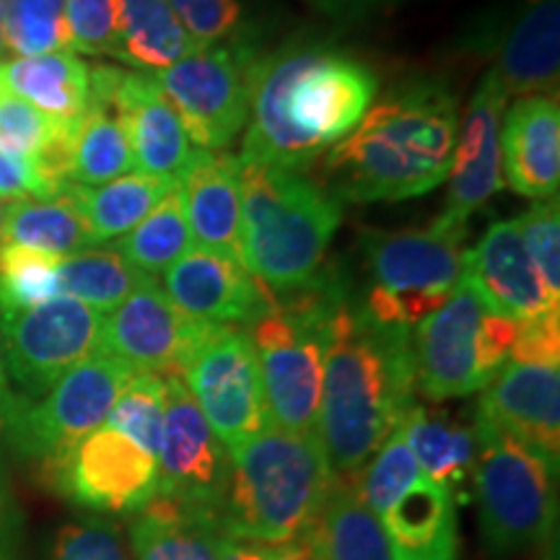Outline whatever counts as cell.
I'll return each mask as SVG.
<instances>
[{
    "instance_id": "obj_15",
    "label": "cell",
    "mask_w": 560,
    "mask_h": 560,
    "mask_svg": "<svg viewBox=\"0 0 560 560\" xmlns=\"http://www.w3.org/2000/svg\"><path fill=\"white\" fill-rule=\"evenodd\" d=\"M164 389L156 495L219 514L231 472V454L208 425L182 376H164Z\"/></svg>"
},
{
    "instance_id": "obj_37",
    "label": "cell",
    "mask_w": 560,
    "mask_h": 560,
    "mask_svg": "<svg viewBox=\"0 0 560 560\" xmlns=\"http://www.w3.org/2000/svg\"><path fill=\"white\" fill-rule=\"evenodd\" d=\"M60 260L19 244H0V314L32 310L60 296Z\"/></svg>"
},
{
    "instance_id": "obj_18",
    "label": "cell",
    "mask_w": 560,
    "mask_h": 560,
    "mask_svg": "<svg viewBox=\"0 0 560 560\" xmlns=\"http://www.w3.org/2000/svg\"><path fill=\"white\" fill-rule=\"evenodd\" d=\"M506 91L490 70L475 89L470 107L457 132L450 170L446 206L433 223L444 229H467L475 210L506 187L501 170V120L506 112Z\"/></svg>"
},
{
    "instance_id": "obj_6",
    "label": "cell",
    "mask_w": 560,
    "mask_h": 560,
    "mask_svg": "<svg viewBox=\"0 0 560 560\" xmlns=\"http://www.w3.org/2000/svg\"><path fill=\"white\" fill-rule=\"evenodd\" d=\"M340 283L319 278L296 296L280 299L249 325L270 425L310 433L317 429V412L325 380L327 319Z\"/></svg>"
},
{
    "instance_id": "obj_1",
    "label": "cell",
    "mask_w": 560,
    "mask_h": 560,
    "mask_svg": "<svg viewBox=\"0 0 560 560\" xmlns=\"http://www.w3.org/2000/svg\"><path fill=\"white\" fill-rule=\"evenodd\" d=\"M412 330L384 325L350 301L335 299L327 319L325 380L317 433L335 480H355L376 450L416 408Z\"/></svg>"
},
{
    "instance_id": "obj_26",
    "label": "cell",
    "mask_w": 560,
    "mask_h": 560,
    "mask_svg": "<svg viewBox=\"0 0 560 560\" xmlns=\"http://www.w3.org/2000/svg\"><path fill=\"white\" fill-rule=\"evenodd\" d=\"M223 542L219 514L161 495H153L130 522L136 560H221Z\"/></svg>"
},
{
    "instance_id": "obj_42",
    "label": "cell",
    "mask_w": 560,
    "mask_h": 560,
    "mask_svg": "<svg viewBox=\"0 0 560 560\" xmlns=\"http://www.w3.org/2000/svg\"><path fill=\"white\" fill-rule=\"evenodd\" d=\"M522 240L527 244L532 262L540 272L545 289L552 299H560V206L558 198L535 200L516 219Z\"/></svg>"
},
{
    "instance_id": "obj_49",
    "label": "cell",
    "mask_w": 560,
    "mask_h": 560,
    "mask_svg": "<svg viewBox=\"0 0 560 560\" xmlns=\"http://www.w3.org/2000/svg\"><path fill=\"white\" fill-rule=\"evenodd\" d=\"M13 405V392L9 387V369H5V355H3V338H0V433H3L5 418H9Z\"/></svg>"
},
{
    "instance_id": "obj_9",
    "label": "cell",
    "mask_w": 560,
    "mask_h": 560,
    "mask_svg": "<svg viewBox=\"0 0 560 560\" xmlns=\"http://www.w3.org/2000/svg\"><path fill=\"white\" fill-rule=\"evenodd\" d=\"M465 229L363 231L361 247L371 272L363 310L384 325L418 327L436 312L462 280Z\"/></svg>"
},
{
    "instance_id": "obj_27",
    "label": "cell",
    "mask_w": 560,
    "mask_h": 560,
    "mask_svg": "<svg viewBox=\"0 0 560 560\" xmlns=\"http://www.w3.org/2000/svg\"><path fill=\"white\" fill-rule=\"evenodd\" d=\"M306 545L312 560H395L382 520L361 501L355 480H335Z\"/></svg>"
},
{
    "instance_id": "obj_5",
    "label": "cell",
    "mask_w": 560,
    "mask_h": 560,
    "mask_svg": "<svg viewBox=\"0 0 560 560\" xmlns=\"http://www.w3.org/2000/svg\"><path fill=\"white\" fill-rule=\"evenodd\" d=\"M340 219V202L301 172L242 164V265L276 301L319 278Z\"/></svg>"
},
{
    "instance_id": "obj_44",
    "label": "cell",
    "mask_w": 560,
    "mask_h": 560,
    "mask_svg": "<svg viewBox=\"0 0 560 560\" xmlns=\"http://www.w3.org/2000/svg\"><path fill=\"white\" fill-rule=\"evenodd\" d=\"M198 47L240 42L242 5L236 0H166Z\"/></svg>"
},
{
    "instance_id": "obj_34",
    "label": "cell",
    "mask_w": 560,
    "mask_h": 560,
    "mask_svg": "<svg viewBox=\"0 0 560 560\" xmlns=\"http://www.w3.org/2000/svg\"><path fill=\"white\" fill-rule=\"evenodd\" d=\"M60 293L107 314L122 304L151 276L132 268L117 249H86L62 257L58 265Z\"/></svg>"
},
{
    "instance_id": "obj_2",
    "label": "cell",
    "mask_w": 560,
    "mask_h": 560,
    "mask_svg": "<svg viewBox=\"0 0 560 560\" xmlns=\"http://www.w3.org/2000/svg\"><path fill=\"white\" fill-rule=\"evenodd\" d=\"M376 94L361 60L327 47L270 55L249 70V120L240 161L301 172L355 130Z\"/></svg>"
},
{
    "instance_id": "obj_3",
    "label": "cell",
    "mask_w": 560,
    "mask_h": 560,
    "mask_svg": "<svg viewBox=\"0 0 560 560\" xmlns=\"http://www.w3.org/2000/svg\"><path fill=\"white\" fill-rule=\"evenodd\" d=\"M459 115L441 81H416L363 115L325 159V187L335 200H408L450 177Z\"/></svg>"
},
{
    "instance_id": "obj_38",
    "label": "cell",
    "mask_w": 560,
    "mask_h": 560,
    "mask_svg": "<svg viewBox=\"0 0 560 560\" xmlns=\"http://www.w3.org/2000/svg\"><path fill=\"white\" fill-rule=\"evenodd\" d=\"M3 45L21 58L70 52L62 0H11L3 19Z\"/></svg>"
},
{
    "instance_id": "obj_45",
    "label": "cell",
    "mask_w": 560,
    "mask_h": 560,
    "mask_svg": "<svg viewBox=\"0 0 560 560\" xmlns=\"http://www.w3.org/2000/svg\"><path fill=\"white\" fill-rule=\"evenodd\" d=\"M509 361L558 366L560 361V310L520 322Z\"/></svg>"
},
{
    "instance_id": "obj_13",
    "label": "cell",
    "mask_w": 560,
    "mask_h": 560,
    "mask_svg": "<svg viewBox=\"0 0 560 560\" xmlns=\"http://www.w3.org/2000/svg\"><path fill=\"white\" fill-rule=\"evenodd\" d=\"M182 380L229 454L270 425L260 366L247 330L221 325L202 342Z\"/></svg>"
},
{
    "instance_id": "obj_22",
    "label": "cell",
    "mask_w": 560,
    "mask_h": 560,
    "mask_svg": "<svg viewBox=\"0 0 560 560\" xmlns=\"http://www.w3.org/2000/svg\"><path fill=\"white\" fill-rule=\"evenodd\" d=\"M501 170L503 182L524 198H556L560 185L558 96H522L503 112Z\"/></svg>"
},
{
    "instance_id": "obj_19",
    "label": "cell",
    "mask_w": 560,
    "mask_h": 560,
    "mask_svg": "<svg viewBox=\"0 0 560 560\" xmlns=\"http://www.w3.org/2000/svg\"><path fill=\"white\" fill-rule=\"evenodd\" d=\"M164 293L174 306L210 325H252L276 299L234 257L192 247L164 270Z\"/></svg>"
},
{
    "instance_id": "obj_41",
    "label": "cell",
    "mask_w": 560,
    "mask_h": 560,
    "mask_svg": "<svg viewBox=\"0 0 560 560\" xmlns=\"http://www.w3.org/2000/svg\"><path fill=\"white\" fill-rule=\"evenodd\" d=\"M70 50L117 55L120 47V0H62Z\"/></svg>"
},
{
    "instance_id": "obj_47",
    "label": "cell",
    "mask_w": 560,
    "mask_h": 560,
    "mask_svg": "<svg viewBox=\"0 0 560 560\" xmlns=\"http://www.w3.org/2000/svg\"><path fill=\"white\" fill-rule=\"evenodd\" d=\"M221 560H312L306 540L283 545H260L226 540L221 548Z\"/></svg>"
},
{
    "instance_id": "obj_36",
    "label": "cell",
    "mask_w": 560,
    "mask_h": 560,
    "mask_svg": "<svg viewBox=\"0 0 560 560\" xmlns=\"http://www.w3.org/2000/svg\"><path fill=\"white\" fill-rule=\"evenodd\" d=\"M420 478H423V472H420L416 454L410 450L408 431H405L402 420L395 433L384 441L374 457L366 462V467L359 472L355 490H359L361 501L382 520Z\"/></svg>"
},
{
    "instance_id": "obj_40",
    "label": "cell",
    "mask_w": 560,
    "mask_h": 560,
    "mask_svg": "<svg viewBox=\"0 0 560 560\" xmlns=\"http://www.w3.org/2000/svg\"><path fill=\"white\" fill-rule=\"evenodd\" d=\"M73 122H62L47 117L45 112L32 107L21 96L0 83V151L13 156H39L47 145H52Z\"/></svg>"
},
{
    "instance_id": "obj_32",
    "label": "cell",
    "mask_w": 560,
    "mask_h": 560,
    "mask_svg": "<svg viewBox=\"0 0 560 560\" xmlns=\"http://www.w3.org/2000/svg\"><path fill=\"white\" fill-rule=\"evenodd\" d=\"M198 45L174 16L166 0H120V47L117 58L143 73L174 66Z\"/></svg>"
},
{
    "instance_id": "obj_30",
    "label": "cell",
    "mask_w": 560,
    "mask_h": 560,
    "mask_svg": "<svg viewBox=\"0 0 560 560\" xmlns=\"http://www.w3.org/2000/svg\"><path fill=\"white\" fill-rule=\"evenodd\" d=\"M405 431L423 478L450 490L457 501L467 478H472L475 457H478L472 425L457 423L446 412H433L416 405L405 418Z\"/></svg>"
},
{
    "instance_id": "obj_48",
    "label": "cell",
    "mask_w": 560,
    "mask_h": 560,
    "mask_svg": "<svg viewBox=\"0 0 560 560\" xmlns=\"http://www.w3.org/2000/svg\"><path fill=\"white\" fill-rule=\"evenodd\" d=\"M16 522H19V514L16 509H13V490H11L9 470H5L3 454H0V529Z\"/></svg>"
},
{
    "instance_id": "obj_14",
    "label": "cell",
    "mask_w": 560,
    "mask_h": 560,
    "mask_svg": "<svg viewBox=\"0 0 560 560\" xmlns=\"http://www.w3.org/2000/svg\"><path fill=\"white\" fill-rule=\"evenodd\" d=\"M219 327L174 306L151 278L102 319L96 350L128 363L136 374L185 376L195 353Z\"/></svg>"
},
{
    "instance_id": "obj_7",
    "label": "cell",
    "mask_w": 560,
    "mask_h": 560,
    "mask_svg": "<svg viewBox=\"0 0 560 560\" xmlns=\"http://www.w3.org/2000/svg\"><path fill=\"white\" fill-rule=\"evenodd\" d=\"M472 429L478 457L470 480L482 542L503 558L540 548L556 529L558 470L480 412Z\"/></svg>"
},
{
    "instance_id": "obj_23",
    "label": "cell",
    "mask_w": 560,
    "mask_h": 560,
    "mask_svg": "<svg viewBox=\"0 0 560 560\" xmlns=\"http://www.w3.org/2000/svg\"><path fill=\"white\" fill-rule=\"evenodd\" d=\"M177 185L192 240L242 262L240 156L198 149Z\"/></svg>"
},
{
    "instance_id": "obj_43",
    "label": "cell",
    "mask_w": 560,
    "mask_h": 560,
    "mask_svg": "<svg viewBox=\"0 0 560 560\" xmlns=\"http://www.w3.org/2000/svg\"><path fill=\"white\" fill-rule=\"evenodd\" d=\"M47 560H132L122 529L102 516L62 524Z\"/></svg>"
},
{
    "instance_id": "obj_28",
    "label": "cell",
    "mask_w": 560,
    "mask_h": 560,
    "mask_svg": "<svg viewBox=\"0 0 560 560\" xmlns=\"http://www.w3.org/2000/svg\"><path fill=\"white\" fill-rule=\"evenodd\" d=\"M91 68L73 52H47L0 62V83L62 122L81 120L89 107Z\"/></svg>"
},
{
    "instance_id": "obj_35",
    "label": "cell",
    "mask_w": 560,
    "mask_h": 560,
    "mask_svg": "<svg viewBox=\"0 0 560 560\" xmlns=\"http://www.w3.org/2000/svg\"><path fill=\"white\" fill-rule=\"evenodd\" d=\"M190 249L192 234L187 226L179 185L170 195H164V200L117 244V252L125 260L145 276L164 272Z\"/></svg>"
},
{
    "instance_id": "obj_24",
    "label": "cell",
    "mask_w": 560,
    "mask_h": 560,
    "mask_svg": "<svg viewBox=\"0 0 560 560\" xmlns=\"http://www.w3.org/2000/svg\"><path fill=\"white\" fill-rule=\"evenodd\" d=\"M560 0H527L503 39L495 79L506 96H558Z\"/></svg>"
},
{
    "instance_id": "obj_12",
    "label": "cell",
    "mask_w": 560,
    "mask_h": 560,
    "mask_svg": "<svg viewBox=\"0 0 560 560\" xmlns=\"http://www.w3.org/2000/svg\"><path fill=\"white\" fill-rule=\"evenodd\" d=\"M102 319L104 314L66 293L32 310L0 314L5 369L21 397L39 400L70 369L94 355Z\"/></svg>"
},
{
    "instance_id": "obj_46",
    "label": "cell",
    "mask_w": 560,
    "mask_h": 560,
    "mask_svg": "<svg viewBox=\"0 0 560 560\" xmlns=\"http://www.w3.org/2000/svg\"><path fill=\"white\" fill-rule=\"evenodd\" d=\"M60 195L42 174L37 159L13 156L0 151V198L24 200V198H55Z\"/></svg>"
},
{
    "instance_id": "obj_25",
    "label": "cell",
    "mask_w": 560,
    "mask_h": 560,
    "mask_svg": "<svg viewBox=\"0 0 560 560\" xmlns=\"http://www.w3.org/2000/svg\"><path fill=\"white\" fill-rule=\"evenodd\" d=\"M395 560H457V501L450 490L420 478L382 516Z\"/></svg>"
},
{
    "instance_id": "obj_11",
    "label": "cell",
    "mask_w": 560,
    "mask_h": 560,
    "mask_svg": "<svg viewBox=\"0 0 560 560\" xmlns=\"http://www.w3.org/2000/svg\"><path fill=\"white\" fill-rule=\"evenodd\" d=\"M252 52L242 42L198 47L153 73L177 112L187 138L200 151H223L249 120Z\"/></svg>"
},
{
    "instance_id": "obj_29",
    "label": "cell",
    "mask_w": 560,
    "mask_h": 560,
    "mask_svg": "<svg viewBox=\"0 0 560 560\" xmlns=\"http://www.w3.org/2000/svg\"><path fill=\"white\" fill-rule=\"evenodd\" d=\"M174 187H177V182L172 179L128 172L107 182V185H68V192L79 206L83 221H86L91 240L94 244H104L136 229Z\"/></svg>"
},
{
    "instance_id": "obj_17",
    "label": "cell",
    "mask_w": 560,
    "mask_h": 560,
    "mask_svg": "<svg viewBox=\"0 0 560 560\" xmlns=\"http://www.w3.org/2000/svg\"><path fill=\"white\" fill-rule=\"evenodd\" d=\"M89 100L115 107L138 172L179 182L195 156L177 112L153 73L100 66L89 73Z\"/></svg>"
},
{
    "instance_id": "obj_51",
    "label": "cell",
    "mask_w": 560,
    "mask_h": 560,
    "mask_svg": "<svg viewBox=\"0 0 560 560\" xmlns=\"http://www.w3.org/2000/svg\"><path fill=\"white\" fill-rule=\"evenodd\" d=\"M19 545V522L0 529V560H16Z\"/></svg>"
},
{
    "instance_id": "obj_10",
    "label": "cell",
    "mask_w": 560,
    "mask_h": 560,
    "mask_svg": "<svg viewBox=\"0 0 560 560\" xmlns=\"http://www.w3.org/2000/svg\"><path fill=\"white\" fill-rule=\"evenodd\" d=\"M136 371L128 363L96 350L86 361L68 371L39 400L13 395L3 433L21 459L45 465V470L102 429L122 389Z\"/></svg>"
},
{
    "instance_id": "obj_8",
    "label": "cell",
    "mask_w": 560,
    "mask_h": 560,
    "mask_svg": "<svg viewBox=\"0 0 560 560\" xmlns=\"http://www.w3.org/2000/svg\"><path fill=\"white\" fill-rule=\"evenodd\" d=\"M520 322L493 314L465 280L452 296L418 322V389L433 402L467 397L486 389L506 366Z\"/></svg>"
},
{
    "instance_id": "obj_4",
    "label": "cell",
    "mask_w": 560,
    "mask_h": 560,
    "mask_svg": "<svg viewBox=\"0 0 560 560\" xmlns=\"http://www.w3.org/2000/svg\"><path fill=\"white\" fill-rule=\"evenodd\" d=\"M335 478L317 433L268 425L231 452L219 522L226 540L283 545L306 540Z\"/></svg>"
},
{
    "instance_id": "obj_53",
    "label": "cell",
    "mask_w": 560,
    "mask_h": 560,
    "mask_svg": "<svg viewBox=\"0 0 560 560\" xmlns=\"http://www.w3.org/2000/svg\"><path fill=\"white\" fill-rule=\"evenodd\" d=\"M3 215H5V206L3 200H0V244H3Z\"/></svg>"
},
{
    "instance_id": "obj_52",
    "label": "cell",
    "mask_w": 560,
    "mask_h": 560,
    "mask_svg": "<svg viewBox=\"0 0 560 560\" xmlns=\"http://www.w3.org/2000/svg\"><path fill=\"white\" fill-rule=\"evenodd\" d=\"M11 0H0V55L5 52V45H3V19H5V9H9Z\"/></svg>"
},
{
    "instance_id": "obj_20",
    "label": "cell",
    "mask_w": 560,
    "mask_h": 560,
    "mask_svg": "<svg viewBox=\"0 0 560 560\" xmlns=\"http://www.w3.org/2000/svg\"><path fill=\"white\" fill-rule=\"evenodd\" d=\"M462 280L493 314L524 322L558 310L532 262L520 223H493L472 249L462 252Z\"/></svg>"
},
{
    "instance_id": "obj_33",
    "label": "cell",
    "mask_w": 560,
    "mask_h": 560,
    "mask_svg": "<svg viewBox=\"0 0 560 560\" xmlns=\"http://www.w3.org/2000/svg\"><path fill=\"white\" fill-rule=\"evenodd\" d=\"M136 161L115 107L89 100L70 140V185L96 187L132 172Z\"/></svg>"
},
{
    "instance_id": "obj_16",
    "label": "cell",
    "mask_w": 560,
    "mask_h": 560,
    "mask_svg": "<svg viewBox=\"0 0 560 560\" xmlns=\"http://www.w3.org/2000/svg\"><path fill=\"white\" fill-rule=\"evenodd\" d=\"M47 475L60 495L102 514H136L159 490L156 457L107 425L81 439Z\"/></svg>"
},
{
    "instance_id": "obj_21",
    "label": "cell",
    "mask_w": 560,
    "mask_h": 560,
    "mask_svg": "<svg viewBox=\"0 0 560 560\" xmlns=\"http://www.w3.org/2000/svg\"><path fill=\"white\" fill-rule=\"evenodd\" d=\"M478 412L558 470L560 371L506 361L482 392Z\"/></svg>"
},
{
    "instance_id": "obj_50",
    "label": "cell",
    "mask_w": 560,
    "mask_h": 560,
    "mask_svg": "<svg viewBox=\"0 0 560 560\" xmlns=\"http://www.w3.org/2000/svg\"><path fill=\"white\" fill-rule=\"evenodd\" d=\"M312 3L330 13H348V11L371 9V5L387 3V0H312Z\"/></svg>"
},
{
    "instance_id": "obj_31",
    "label": "cell",
    "mask_w": 560,
    "mask_h": 560,
    "mask_svg": "<svg viewBox=\"0 0 560 560\" xmlns=\"http://www.w3.org/2000/svg\"><path fill=\"white\" fill-rule=\"evenodd\" d=\"M3 244H19L52 257H70L96 247L68 190L47 200H11L3 215Z\"/></svg>"
},
{
    "instance_id": "obj_39",
    "label": "cell",
    "mask_w": 560,
    "mask_h": 560,
    "mask_svg": "<svg viewBox=\"0 0 560 560\" xmlns=\"http://www.w3.org/2000/svg\"><path fill=\"white\" fill-rule=\"evenodd\" d=\"M164 376L136 374L107 416V429L128 436L132 444L159 457L164 431Z\"/></svg>"
}]
</instances>
